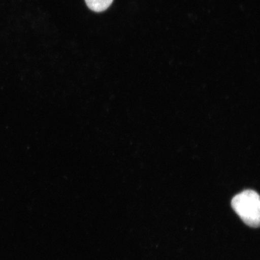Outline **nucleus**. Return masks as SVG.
<instances>
[{"label":"nucleus","mask_w":260,"mask_h":260,"mask_svg":"<svg viewBox=\"0 0 260 260\" xmlns=\"http://www.w3.org/2000/svg\"><path fill=\"white\" fill-rule=\"evenodd\" d=\"M232 206L247 225L253 228L259 226L260 201L256 191L246 190L237 194L232 200Z\"/></svg>","instance_id":"nucleus-1"},{"label":"nucleus","mask_w":260,"mask_h":260,"mask_svg":"<svg viewBox=\"0 0 260 260\" xmlns=\"http://www.w3.org/2000/svg\"><path fill=\"white\" fill-rule=\"evenodd\" d=\"M113 0H85L88 8L93 11L101 12L111 5Z\"/></svg>","instance_id":"nucleus-2"}]
</instances>
